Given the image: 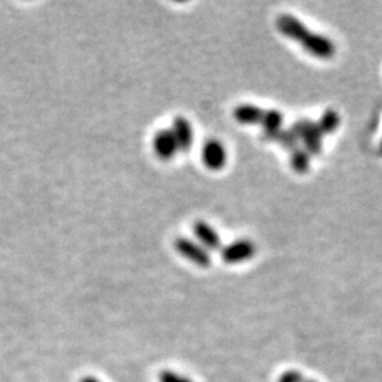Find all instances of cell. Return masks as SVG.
I'll return each mask as SVG.
<instances>
[{
	"label": "cell",
	"instance_id": "obj_2",
	"mask_svg": "<svg viewBox=\"0 0 382 382\" xmlns=\"http://www.w3.org/2000/svg\"><path fill=\"white\" fill-rule=\"evenodd\" d=\"M175 247L177 252L182 254L184 258H187L190 262L201 268H207L211 265V257L203 245L193 243L189 238H177L175 243Z\"/></svg>",
	"mask_w": 382,
	"mask_h": 382
},
{
	"label": "cell",
	"instance_id": "obj_17",
	"mask_svg": "<svg viewBox=\"0 0 382 382\" xmlns=\"http://www.w3.org/2000/svg\"><path fill=\"white\" fill-rule=\"evenodd\" d=\"M304 382H315V381H311V379H304Z\"/></svg>",
	"mask_w": 382,
	"mask_h": 382
},
{
	"label": "cell",
	"instance_id": "obj_3",
	"mask_svg": "<svg viewBox=\"0 0 382 382\" xmlns=\"http://www.w3.org/2000/svg\"><path fill=\"white\" fill-rule=\"evenodd\" d=\"M276 27L282 33V36L300 44L311 34V30L292 15H280L276 19Z\"/></svg>",
	"mask_w": 382,
	"mask_h": 382
},
{
	"label": "cell",
	"instance_id": "obj_12",
	"mask_svg": "<svg viewBox=\"0 0 382 382\" xmlns=\"http://www.w3.org/2000/svg\"><path fill=\"white\" fill-rule=\"evenodd\" d=\"M282 123H283V116L279 111H266L265 118L262 121L264 136H269V135L280 130Z\"/></svg>",
	"mask_w": 382,
	"mask_h": 382
},
{
	"label": "cell",
	"instance_id": "obj_7",
	"mask_svg": "<svg viewBox=\"0 0 382 382\" xmlns=\"http://www.w3.org/2000/svg\"><path fill=\"white\" fill-rule=\"evenodd\" d=\"M153 149H155L156 155L161 159H163V161L172 159L176 155V151L179 150V146H177L173 132L169 129L158 132L155 139H153Z\"/></svg>",
	"mask_w": 382,
	"mask_h": 382
},
{
	"label": "cell",
	"instance_id": "obj_9",
	"mask_svg": "<svg viewBox=\"0 0 382 382\" xmlns=\"http://www.w3.org/2000/svg\"><path fill=\"white\" fill-rule=\"evenodd\" d=\"M175 137H176V142H177V146H179V150L182 151H189V149L191 147L193 144V129H191V125L190 122L186 119V118H176L175 122H173V129H172Z\"/></svg>",
	"mask_w": 382,
	"mask_h": 382
},
{
	"label": "cell",
	"instance_id": "obj_15",
	"mask_svg": "<svg viewBox=\"0 0 382 382\" xmlns=\"http://www.w3.org/2000/svg\"><path fill=\"white\" fill-rule=\"evenodd\" d=\"M278 382H304V378L299 371L289 369V371H285L283 374H280Z\"/></svg>",
	"mask_w": 382,
	"mask_h": 382
},
{
	"label": "cell",
	"instance_id": "obj_8",
	"mask_svg": "<svg viewBox=\"0 0 382 382\" xmlns=\"http://www.w3.org/2000/svg\"><path fill=\"white\" fill-rule=\"evenodd\" d=\"M194 234L197 237V240L200 241V244L205 248V250H219L221 248V238L218 236V233L215 229L204 222V221H197L194 224Z\"/></svg>",
	"mask_w": 382,
	"mask_h": 382
},
{
	"label": "cell",
	"instance_id": "obj_18",
	"mask_svg": "<svg viewBox=\"0 0 382 382\" xmlns=\"http://www.w3.org/2000/svg\"><path fill=\"white\" fill-rule=\"evenodd\" d=\"M381 151H382V142H381Z\"/></svg>",
	"mask_w": 382,
	"mask_h": 382
},
{
	"label": "cell",
	"instance_id": "obj_5",
	"mask_svg": "<svg viewBox=\"0 0 382 382\" xmlns=\"http://www.w3.org/2000/svg\"><path fill=\"white\" fill-rule=\"evenodd\" d=\"M255 254V245L252 241L240 240L229 244L221 250V257L226 264H238L252 258Z\"/></svg>",
	"mask_w": 382,
	"mask_h": 382
},
{
	"label": "cell",
	"instance_id": "obj_16",
	"mask_svg": "<svg viewBox=\"0 0 382 382\" xmlns=\"http://www.w3.org/2000/svg\"><path fill=\"white\" fill-rule=\"evenodd\" d=\"M83 382H98V381H97L95 378H91V376H90V378H86Z\"/></svg>",
	"mask_w": 382,
	"mask_h": 382
},
{
	"label": "cell",
	"instance_id": "obj_14",
	"mask_svg": "<svg viewBox=\"0 0 382 382\" xmlns=\"http://www.w3.org/2000/svg\"><path fill=\"white\" fill-rule=\"evenodd\" d=\"M159 381L161 382H193L190 381L187 376H183V375H179L173 371H163L159 376Z\"/></svg>",
	"mask_w": 382,
	"mask_h": 382
},
{
	"label": "cell",
	"instance_id": "obj_13",
	"mask_svg": "<svg viewBox=\"0 0 382 382\" xmlns=\"http://www.w3.org/2000/svg\"><path fill=\"white\" fill-rule=\"evenodd\" d=\"M339 125H340V115L334 109H327L322 115L318 123L322 133H332L339 128Z\"/></svg>",
	"mask_w": 382,
	"mask_h": 382
},
{
	"label": "cell",
	"instance_id": "obj_4",
	"mask_svg": "<svg viewBox=\"0 0 382 382\" xmlns=\"http://www.w3.org/2000/svg\"><path fill=\"white\" fill-rule=\"evenodd\" d=\"M301 46L306 51H309L312 55H315L318 58H323V60L332 58L336 53V46L330 39H327L319 33H313V32H311V34L301 43Z\"/></svg>",
	"mask_w": 382,
	"mask_h": 382
},
{
	"label": "cell",
	"instance_id": "obj_1",
	"mask_svg": "<svg viewBox=\"0 0 382 382\" xmlns=\"http://www.w3.org/2000/svg\"><path fill=\"white\" fill-rule=\"evenodd\" d=\"M290 130L297 136L299 142H303V149L309 153V155H319L322 151V136L319 126L316 122L309 119H301L292 125Z\"/></svg>",
	"mask_w": 382,
	"mask_h": 382
},
{
	"label": "cell",
	"instance_id": "obj_11",
	"mask_svg": "<svg viewBox=\"0 0 382 382\" xmlns=\"http://www.w3.org/2000/svg\"><path fill=\"white\" fill-rule=\"evenodd\" d=\"M290 166L299 175L308 173L311 168V155L300 146L293 149L290 151Z\"/></svg>",
	"mask_w": 382,
	"mask_h": 382
},
{
	"label": "cell",
	"instance_id": "obj_10",
	"mask_svg": "<svg viewBox=\"0 0 382 382\" xmlns=\"http://www.w3.org/2000/svg\"><path fill=\"white\" fill-rule=\"evenodd\" d=\"M265 109H261L255 105L243 104L234 109V118L245 125H262V121L265 118Z\"/></svg>",
	"mask_w": 382,
	"mask_h": 382
},
{
	"label": "cell",
	"instance_id": "obj_6",
	"mask_svg": "<svg viewBox=\"0 0 382 382\" xmlns=\"http://www.w3.org/2000/svg\"><path fill=\"white\" fill-rule=\"evenodd\" d=\"M201 156H203V162L205 163V166L212 170H218V169L224 168V165L226 163L225 147L218 140H208L203 146Z\"/></svg>",
	"mask_w": 382,
	"mask_h": 382
}]
</instances>
